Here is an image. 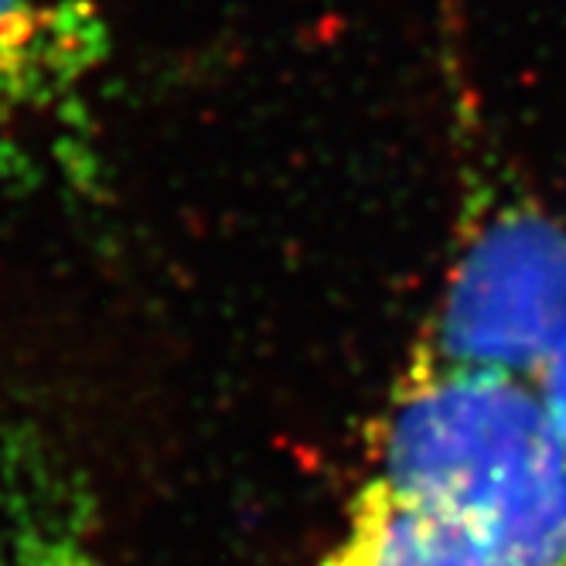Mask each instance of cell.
<instances>
[{"label":"cell","mask_w":566,"mask_h":566,"mask_svg":"<svg viewBox=\"0 0 566 566\" xmlns=\"http://www.w3.org/2000/svg\"><path fill=\"white\" fill-rule=\"evenodd\" d=\"M317 566H566V440L546 392L413 352Z\"/></svg>","instance_id":"1"},{"label":"cell","mask_w":566,"mask_h":566,"mask_svg":"<svg viewBox=\"0 0 566 566\" xmlns=\"http://www.w3.org/2000/svg\"><path fill=\"white\" fill-rule=\"evenodd\" d=\"M417 352L546 392L566 361V222L499 181L471 185L464 239Z\"/></svg>","instance_id":"2"},{"label":"cell","mask_w":566,"mask_h":566,"mask_svg":"<svg viewBox=\"0 0 566 566\" xmlns=\"http://www.w3.org/2000/svg\"><path fill=\"white\" fill-rule=\"evenodd\" d=\"M0 566H103L96 502L62 443L0 407Z\"/></svg>","instance_id":"4"},{"label":"cell","mask_w":566,"mask_h":566,"mask_svg":"<svg viewBox=\"0 0 566 566\" xmlns=\"http://www.w3.org/2000/svg\"><path fill=\"white\" fill-rule=\"evenodd\" d=\"M109 52L93 0H0V134L59 130L83 147L90 86Z\"/></svg>","instance_id":"3"}]
</instances>
